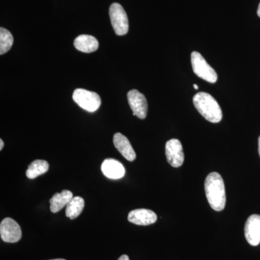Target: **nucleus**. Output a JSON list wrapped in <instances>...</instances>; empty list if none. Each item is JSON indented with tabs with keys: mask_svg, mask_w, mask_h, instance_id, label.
I'll return each mask as SVG.
<instances>
[{
	"mask_svg": "<svg viewBox=\"0 0 260 260\" xmlns=\"http://www.w3.org/2000/svg\"><path fill=\"white\" fill-rule=\"evenodd\" d=\"M205 190L207 199L215 211H221L226 203L225 185L221 176L217 172L208 174L205 181Z\"/></svg>",
	"mask_w": 260,
	"mask_h": 260,
	"instance_id": "nucleus-1",
	"label": "nucleus"
},
{
	"mask_svg": "<svg viewBox=\"0 0 260 260\" xmlns=\"http://www.w3.org/2000/svg\"><path fill=\"white\" fill-rule=\"evenodd\" d=\"M193 103L197 110L206 120L212 123L221 121L223 118L221 108L209 93L199 92L193 98Z\"/></svg>",
	"mask_w": 260,
	"mask_h": 260,
	"instance_id": "nucleus-2",
	"label": "nucleus"
},
{
	"mask_svg": "<svg viewBox=\"0 0 260 260\" xmlns=\"http://www.w3.org/2000/svg\"><path fill=\"white\" fill-rule=\"evenodd\" d=\"M191 62L195 75L208 83H216L218 80L216 72L208 64L201 54L198 51H193L191 54Z\"/></svg>",
	"mask_w": 260,
	"mask_h": 260,
	"instance_id": "nucleus-3",
	"label": "nucleus"
},
{
	"mask_svg": "<svg viewBox=\"0 0 260 260\" xmlns=\"http://www.w3.org/2000/svg\"><path fill=\"white\" fill-rule=\"evenodd\" d=\"M73 99L80 107L88 112H95L102 104L99 94L85 89H76L73 93Z\"/></svg>",
	"mask_w": 260,
	"mask_h": 260,
	"instance_id": "nucleus-4",
	"label": "nucleus"
},
{
	"mask_svg": "<svg viewBox=\"0 0 260 260\" xmlns=\"http://www.w3.org/2000/svg\"><path fill=\"white\" fill-rule=\"evenodd\" d=\"M109 16L116 35H126L129 30V21L122 6L119 3H113L109 8Z\"/></svg>",
	"mask_w": 260,
	"mask_h": 260,
	"instance_id": "nucleus-5",
	"label": "nucleus"
},
{
	"mask_svg": "<svg viewBox=\"0 0 260 260\" xmlns=\"http://www.w3.org/2000/svg\"><path fill=\"white\" fill-rule=\"evenodd\" d=\"M0 235L5 242L16 243L21 239V229L15 220L6 218L0 224Z\"/></svg>",
	"mask_w": 260,
	"mask_h": 260,
	"instance_id": "nucleus-6",
	"label": "nucleus"
},
{
	"mask_svg": "<svg viewBox=\"0 0 260 260\" xmlns=\"http://www.w3.org/2000/svg\"><path fill=\"white\" fill-rule=\"evenodd\" d=\"M128 102L133 115L144 119L148 114V105L146 98L138 90H132L127 93Z\"/></svg>",
	"mask_w": 260,
	"mask_h": 260,
	"instance_id": "nucleus-7",
	"label": "nucleus"
},
{
	"mask_svg": "<svg viewBox=\"0 0 260 260\" xmlns=\"http://www.w3.org/2000/svg\"><path fill=\"white\" fill-rule=\"evenodd\" d=\"M166 155L169 164L172 167H180L184 160V154L183 152L181 142L177 139L169 140L166 144Z\"/></svg>",
	"mask_w": 260,
	"mask_h": 260,
	"instance_id": "nucleus-8",
	"label": "nucleus"
},
{
	"mask_svg": "<svg viewBox=\"0 0 260 260\" xmlns=\"http://www.w3.org/2000/svg\"><path fill=\"white\" fill-rule=\"evenodd\" d=\"M244 235L251 246L259 245L260 243V215L254 214L247 219L244 227Z\"/></svg>",
	"mask_w": 260,
	"mask_h": 260,
	"instance_id": "nucleus-9",
	"label": "nucleus"
},
{
	"mask_svg": "<svg viewBox=\"0 0 260 260\" xmlns=\"http://www.w3.org/2000/svg\"><path fill=\"white\" fill-rule=\"evenodd\" d=\"M102 171L104 176L111 179H119L125 175V169L120 162L113 158L104 160Z\"/></svg>",
	"mask_w": 260,
	"mask_h": 260,
	"instance_id": "nucleus-10",
	"label": "nucleus"
},
{
	"mask_svg": "<svg viewBox=\"0 0 260 260\" xmlns=\"http://www.w3.org/2000/svg\"><path fill=\"white\" fill-rule=\"evenodd\" d=\"M128 220L136 225H148L156 222L157 215L150 210L137 209L129 212Z\"/></svg>",
	"mask_w": 260,
	"mask_h": 260,
	"instance_id": "nucleus-11",
	"label": "nucleus"
},
{
	"mask_svg": "<svg viewBox=\"0 0 260 260\" xmlns=\"http://www.w3.org/2000/svg\"><path fill=\"white\" fill-rule=\"evenodd\" d=\"M114 144L115 148L129 161H133L136 158V153L132 147L129 140L124 135L117 133L114 135Z\"/></svg>",
	"mask_w": 260,
	"mask_h": 260,
	"instance_id": "nucleus-12",
	"label": "nucleus"
},
{
	"mask_svg": "<svg viewBox=\"0 0 260 260\" xmlns=\"http://www.w3.org/2000/svg\"><path fill=\"white\" fill-rule=\"evenodd\" d=\"M75 47L84 53H91L99 49V42L95 37L90 35H80L75 39Z\"/></svg>",
	"mask_w": 260,
	"mask_h": 260,
	"instance_id": "nucleus-13",
	"label": "nucleus"
},
{
	"mask_svg": "<svg viewBox=\"0 0 260 260\" xmlns=\"http://www.w3.org/2000/svg\"><path fill=\"white\" fill-rule=\"evenodd\" d=\"M73 198V192L69 190H63L61 193H56L49 201L51 211L54 213L60 211Z\"/></svg>",
	"mask_w": 260,
	"mask_h": 260,
	"instance_id": "nucleus-14",
	"label": "nucleus"
},
{
	"mask_svg": "<svg viewBox=\"0 0 260 260\" xmlns=\"http://www.w3.org/2000/svg\"><path fill=\"white\" fill-rule=\"evenodd\" d=\"M85 207V201L81 197H74L66 206L65 213L68 218L73 220L78 218L81 214Z\"/></svg>",
	"mask_w": 260,
	"mask_h": 260,
	"instance_id": "nucleus-15",
	"label": "nucleus"
},
{
	"mask_svg": "<svg viewBox=\"0 0 260 260\" xmlns=\"http://www.w3.org/2000/svg\"><path fill=\"white\" fill-rule=\"evenodd\" d=\"M49 165L47 161L44 160H36L29 165L26 171V177L28 179H34L48 172Z\"/></svg>",
	"mask_w": 260,
	"mask_h": 260,
	"instance_id": "nucleus-16",
	"label": "nucleus"
},
{
	"mask_svg": "<svg viewBox=\"0 0 260 260\" xmlns=\"http://www.w3.org/2000/svg\"><path fill=\"white\" fill-rule=\"evenodd\" d=\"M13 42L14 39L11 32L5 28H0V54L1 55L8 52L11 49Z\"/></svg>",
	"mask_w": 260,
	"mask_h": 260,
	"instance_id": "nucleus-17",
	"label": "nucleus"
},
{
	"mask_svg": "<svg viewBox=\"0 0 260 260\" xmlns=\"http://www.w3.org/2000/svg\"><path fill=\"white\" fill-rule=\"evenodd\" d=\"M118 260H129V256L126 255V254H124V255L121 256Z\"/></svg>",
	"mask_w": 260,
	"mask_h": 260,
	"instance_id": "nucleus-18",
	"label": "nucleus"
},
{
	"mask_svg": "<svg viewBox=\"0 0 260 260\" xmlns=\"http://www.w3.org/2000/svg\"><path fill=\"white\" fill-rule=\"evenodd\" d=\"M3 147H4V142L3 140H0V150H3Z\"/></svg>",
	"mask_w": 260,
	"mask_h": 260,
	"instance_id": "nucleus-19",
	"label": "nucleus"
},
{
	"mask_svg": "<svg viewBox=\"0 0 260 260\" xmlns=\"http://www.w3.org/2000/svg\"><path fill=\"white\" fill-rule=\"evenodd\" d=\"M257 15H258V16H259L260 18V3L259 5V7H258Z\"/></svg>",
	"mask_w": 260,
	"mask_h": 260,
	"instance_id": "nucleus-20",
	"label": "nucleus"
},
{
	"mask_svg": "<svg viewBox=\"0 0 260 260\" xmlns=\"http://www.w3.org/2000/svg\"><path fill=\"white\" fill-rule=\"evenodd\" d=\"M258 143H259V154L260 156V136L259 138V140H258Z\"/></svg>",
	"mask_w": 260,
	"mask_h": 260,
	"instance_id": "nucleus-21",
	"label": "nucleus"
},
{
	"mask_svg": "<svg viewBox=\"0 0 260 260\" xmlns=\"http://www.w3.org/2000/svg\"><path fill=\"white\" fill-rule=\"evenodd\" d=\"M193 86H194V89H196V90H198V85H196V84H195V85H193Z\"/></svg>",
	"mask_w": 260,
	"mask_h": 260,
	"instance_id": "nucleus-22",
	"label": "nucleus"
},
{
	"mask_svg": "<svg viewBox=\"0 0 260 260\" xmlns=\"http://www.w3.org/2000/svg\"><path fill=\"white\" fill-rule=\"evenodd\" d=\"M50 260H66L64 259H50Z\"/></svg>",
	"mask_w": 260,
	"mask_h": 260,
	"instance_id": "nucleus-23",
	"label": "nucleus"
}]
</instances>
